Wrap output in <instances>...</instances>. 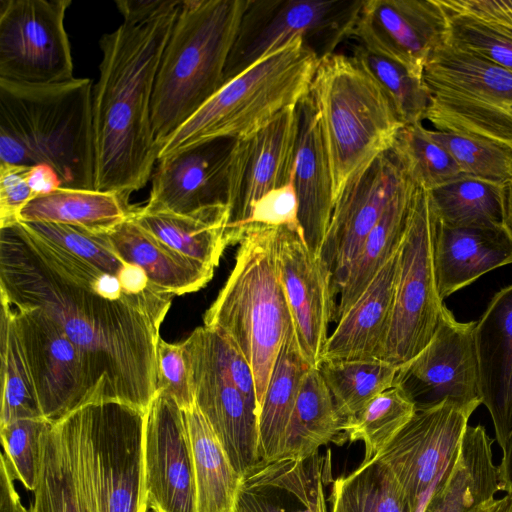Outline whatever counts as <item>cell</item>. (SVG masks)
Wrapping results in <instances>:
<instances>
[{
	"label": "cell",
	"mask_w": 512,
	"mask_h": 512,
	"mask_svg": "<svg viewBox=\"0 0 512 512\" xmlns=\"http://www.w3.org/2000/svg\"><path fill=\"white\" fill-rule=\"evenodd\" d=\"M319 58L295 38L226 82L162 144L158 160L197 144L245 138L309 93ZM157 160V161H158Z\"/></svg>",
	"instance_id": "7"
},
{
	"label": "cell",
	"mask_w": 512,
	"mask_h": 512,
	"mask_svg": "<svg viewBox=\"0 0 512 512\" xmlns=\"http://www.w3.org/2000/svg\"><path fill=\"white\" fill-rule=\"evenodd\" d=\"M318 370L342 423L392 387L398 368L384 360H322Z\"/></svg>",
	"instance_id": "39"
},
{
	"label": "cell",
	"mask_w": 512,
	"mask_h": 512,
	"mask_svg": "<svg viewBox=\"0 0 512 512\" xmlns=\"http://www.w3.org/2000/svg\"><path fill=\"white\" fill-rule=\"evenodd\" d=\"M1 306L12 318L43 416L55 424L94 402L83 355L64 331L40 309Z\"/></svg>",
	"instance_id": "13"
},
{
	"label": "cell",
	"mask_w": 512,
	"mask_h": 512,
	"mask_svg": "<svg viewBox=\"0 0 512 512\" xmlns=\"http://www.w3.org/2000/svg\"><path fill=\"white\" fill-rule=\"evenodd\" d=\"M298 132L296 105L257 132L235 141L228 173V246L241 242L252 209L263 196L293 182Z\"/></svg>",
	"instance_id": "15"
},
{
	"label": "cell",
	"mask_w": 512,
	"mask_h": 512,
	"mask_svg": "<svg viewBox=\"0 0 512 512\" xmlns=\"http://www.w3.org/2000/svg\"><path fill=\"white\" fill-rule=\"evenodd\" d=\"M498 467L501 490L507 494H512V432L502 448V459Z\"/></svg>",
	"instance_id": "53"
},
{
	"label": "cell",
	"mask_w": 512,
	"mask_h": 512,
	"mask_svg": "<svg viewBox=\"0 0 512 512\" xmlns=\"http://www.w3.org/2000/svg\"><path fill=\"white\" fill-rule=\"evenodd\" d=\"M452 155L464 175L500 185L512 180V150L493 141L464 134L429 130Z\"/></svg>",
	"instance_id": "45"
},
{
	"label": "cell",
	"mask_w": 512,
	"mask_h": 512,
	"mask_svg": "<svg viewBox=\"0 0 512 512\" xmlns=\"http://www.w3.org/2000/svg\"><path fill=\"white\" fill-rule=\"evenodd\" d=\"M182 0H117L123 23L99 41L92 88L95 190L127 200L158 160L151 106L159 62Z\"/></svg>",
	"instance_id": "2"
},
{
	"label": "cell",
	"mask_w": 512,
	"mask_h": 512,
	"mask_svg": "<svg viewBox=\"0 0 512 512\" xmlns=\"http://www.w3.org/2000/svg\"><path fill=\"white\" fill-rule=\"evenodd\" d=\"M182 344L195 403L243 476L260 463L257 407L213 362L193 333Z\"/></svg>",
	"instance_id": "21"
},
{
	"label": "cell",
	"mask_w": 512,
	"mask_h": 512,
	"mask_svg": "<svg viewBox=\"0 0 512 512\" xmlns=\"http://www.w3.org/2000/svg\"><path fill=\"white\" fill-rule=\"evenodd\" d=\"M104 273L22 222L0 228L1 302L40 309L64 331L83 355L94 402L146 412L157 391L159 329L174 295L114 299L100 288Z\"/></svg>",
	"instance_id": "1"
},
{
	"label": "cell",
	"mask_w": 512,
	"mask_h": 512,
	"mask_svg": "<svg viewBox=\"0 0 512 512\" xmlns=\"http://www.w3.org/2000/svg\"><path fill=\"white\" fill-rule=\"evenodd\" d=\"M405 173L431 191L464 175L452 155L422 123L403 125L390 149Z\"/></svg>",
	"instance_id": "43"
},
{
	"label": "cell",
	"mask_w": 512,
	"mask_h": 512,
	"mask_svg": "<svg viewBox=\"0 0 512 512\" xmlns=\"http://www.w3.org/2000/svg\"><path fill=\"white\" fill-rule=\"evenodd\" d=\"M309 93L323 128L336 201L351 181L392 148L403 123L379 83L342 53L319 60Z\"/></svg>",
	"instance_id": "6"
},
{
	"label": "cell",
	"mask_w": 512,
	"mask_h": 512,
	"mask_svg": "<svg viewBox=\"0 0 512 512\" xmlns=\"http://www.w3.org/2000/svg\"><path fill=\"white\" fill-rule=\"evenodd\" d=\"M131 216L138 225L173 250L213 269L218 266L228 246L227 204L211 206L190 215L153 213L140 208L133 209Z\"/></svg>",
	"instance_id": "32"
},
{
	"label": "cell",
	"mask_w": 512,
	"mask_h": 512,
	"mask_svg": "<svg viewBox=\"0 0 512 512\" xmlns=\"http://www.w3.org/2000/svg\"><path fill=\"white\" fill-rule=\"evenodd\" d=\"M2 400L0 426L25 418H45L12 318L1 306Z\"/></svg>",
	"instance_id": "42"
},
{
	"label": "cell",
	"mask_w": 512,
	"mask_h": 512,
	"mask_svg": "<svg viewBox=\"0 0 512 512\" xmlns=\"http://www.w3.org/2000/svg\"><path fill=\"white\" fill-rule=\"evenodd\" d=\"M17 480L13 469L2 452L0 462V512H33L24 507L16 491L14 481Z\"/></svg>",
	"instance_id": "51"
},
{
	"label": "cell",
	"mask_w": 512,
	"mask_h": 512,
	"mask_svg": "<svg viewBox=\"0 0 512 512\" xmlns=\"http://www.w3.org/2000/svg\"><path fill=\"white\" fill-rule=\"evenodd\" d=\"M275 259L300 350L318 368L337 308L331 272L310 250L300 226L276 228Z\"/></svg>",
	"instance_id": "17"
},
{
	"label": "cell",
	"mask_w": 512,
	"mask_h": 512,
	"mask_svg": "<svg viewBox=\"0 0 512 512\" xmlns=\"http://www.w3.org/2000/svg\"><path fill=\"white\" fill-rule=\"evenodd\" d=\"M416 407L397 384L386 389L355 417L341 425L343 439L362 441L363 461L379 454L404 428L415 414Z\"/></svg>",
	"instance_id": "41"
},
{
	"label": "cell",
	"mask_w": 512,
	"mask_h": 512,
	"mask_svg": "<svg viewBox=\"0 0 512 512\" xmlns=\"http://www.w3.org/2000/svg\"><path fill=\"white\" fill-rule=\"evenodd\" d=\"M429 192L437 219L444 225H503L504 185L462 175Z\"/></svg>",
	"instance_id": "38"
},
{
	"label": "cell",
	"mask_w": 512,
	"mask_h": 512,
	"mask_svg": "<svg viewBox=\"0 0 512 512\" xmlns=\"http://www.w3.org/2000/svg\"><path fill=\"white\" fill-rule=\"evenodd\" d=\"M276 228H259L239 243L234 267L203 316L226 334L254 375L258 413L274 363L293 324L275 259Z\"/></svg>",
	"instance_id": "5"
},
{
	"label": "cell",
	"mask_w": 512,
	"mask_h": 512,
	"mask_svg": "<svg viewBox=\"0 0 512 512\" xmlns=\"http://www.w3.org/2000/svg\"><path fill=\"white\" fill-rule=\"evenodd\" d=\"M448 41L512 70V0H438Z\"/></svg>",
	"instance_id": "30"
},
{
	"label": "cell",
	"mask_w": 512,
	"mask_h": 512,
	"mask_svg": "<svg viewBox=\"0 0 512 512\" xmlns=\"http://www.w3.org/2000/svg\"><path fill=\"white\" fill-rule=\"evenodd\" d=\"M92 81L49 85L0 80V163L47 164L62 187L95 189Z\"/></svg>",
	"instance_id": "3"
},
{
	"label": "cell",
	"mask_w": 512,
	"mask_h": 512,
	"mask_svg": "<svg viewBox=\"0 0 512 512\" xmlns=\"http://www.w3.org/2000/svg\"><path fill=\"white\" fill-rule=\"evenodd\" d=\"M493 440L482 425L467 426L458 452L420 512H471L501 490L499 467L493 462Z\"/></svg>",
	"instance_id": "28"
},
{
	"label": "cell",
	"mask_w": 512,
	"mask_h": 512,
	"mask_svg": "<svg viewBox=\"0 0 512 512\" xmlns=\"http://www.w3.org/2000/svg\"><path fill=\"white\" fill-rule=\"evenodd\" d=\"M350 56L385 90L403 125L422 123L425 120L429 96L423 77L414 75L403 65L374 54L357 43L352 44Z\"/></svg>",
	"instance_id": "44"
},
{
	"label": "cell",
	"mask_w": 512,
	"mask_h": 512,
	"mask_svg": "<svg viewBox=\"0 0 512 512\" xmlns=\"http://www.w3.org/2000/svg\"><path fill=\"white\" fill-rule=\"evenodd\" d=\"M249 0H182L155 77L151 117L158 152L223 85Z\"/></svg>",
	"instance_id": "4"
},
{
	"label": "cell",
	"mask_w": 512,
	"mask_h": 512,
	"mask_svg": "<svg viewBox=\"0 0 512 512\" xmlns=\"http://www.w3.org/2000/svg\"><path fill=\"white\" fill-rule=\"evenodd\" d=\"M297 110L293 184L298 222L306 244L320 255L335 204L333 174L320 116L310 93L297 104Z\"/></svg>",
	"instance_id": "24"
},
{
	"label": "cell",
	"mask_w": 512,
	"mask_h": 512,
	"mask_svg": "<svg viewBox=\"0 0 512 512\" xmlns=\"http://www.w3.org/2000/svg\"><path fill=\"white\" fill-rule=\"evenodd\" d=\"M309 368L292 324L274 363L258 413L260 462L282 458L292 413L303 377Z\"/></svg>",
	"instance_id": "31"
},
{
	"label": "cell",
	"mask_w": 512,
	"mask_h": 512,
	"mask_svg": "<svg viewBox=\"0 0 512 512\" xmlns=\"http://www.w3.org/2000/svg\"><path fill=\"white\" fill-rule=\"evenodd\" d=\"M235 141L219 138L159 159L142 209L190 215L227 204L229 163Z\"/></svg>",
	"instance_id": "22"
},
{
	"label": "cell",
	"mask_w": 512,
	"mask_h": 512,
	"mask_svg": "<svg viewBox=\"0 0 512 512\" xmlns=\"http://www.w3.org/2000/svg\"><path fill=\"white\" fill-rule=\"evenodd\" d=\"M104 235L122 261L140 267L152 285L172 295L196 292L214 275L215 269L173 250L138 225L131 214Z\"/></svg>",
	"instance_id": "29"
},
{
	"label": "cell",
	"mask_w": 512,
	"mask_h": 512,
	"mask_svg": "<svg viewBox=\"0 0 512 512\" xmlns=\"http://www.w3.org/2000/svg\"><path fill=\"white\" fill-rule=\"evenodd\" d=\"M503 225L512 239V180L504 185Z\"/></svg>",
	"instance_id": "55"
},
{
	"label": "cell",
	"mask_w": 512,
	"mask_h": 512,
	"mask_svg": "<svg viewBox=\"0 0 512 512\" xmlns=\"http://www.w3.org/2000/svg\"><path fill=\"white\" fill-rule=\"evenodd\" d=\"M398 255L399 250L336 320L322 360H383L393 311Z\"/></svg>",
	"instance_id": "26"
},
{
	"label": "cell",
	"mask_w": 512,
	"mask_h": 512,
	"mask_svg": "<svg viewBox=\"0 0 512 512\" xmlns=\"http://www.w3.org/2000/svg\"><path fill=\"white\" fill-rule=\"evenodd\" d=\"M28 169L0 163V228L17 223L22 208L35 197L27 181Z\"/></svg>",
	"instance_id": "50"
},
{
	"label": "cell",
	"mask_w": 512,
	"mask_h": 512,
	"mask_svg": "<svg viewBox=\"0 0 512 512\" xmlns=\"http://www.w3.org/2000/svg\"><path fill=\"white\" fill-rule=\"evenodd\" d=\"M417 187L408 177L365 238L338 292L335 321L355 303L379 270L399 250Z\"/></svg>",
	"instance_id": "33"
},
{
	"label": "cell",
	"mask_w": 512,
	"mask_h": 512,
	"mask_svg": "<svg viewBox=\"0 0 512 512\" xmlns=\"http://www.w3.org/2000/svg\"><path fill=\"white\" fill-rule=\"evenodd\" d=\"M364 0H249L229 53L224 84L295 38L318 56L347 39Z\"/></svg>",
	"instance_id": "10"
},
{
	"label": "cell",
	"mask_w": 512,
	"mask_h": 512,
	"mask_svg": "<svg viewBox=\"0 0 512 512\" xmlns=\"http://www.w3.org/2000/svg\"><path fill=\"white\" fill-rule=\"evenodd\" d=\"M435 130L476 136L512 150V70L448 40L423 71Z\"/></svg>",
	"instance_id": "9"
},
{
	"label": "cell",
	"mask_w": 512,
	"mask_h": 512,
	"mask_svg": "<svg viewBox=\"0 0 512 512\" xmlns=\"http://www.w3.org/2000/svg\"><path fill=\"white\" fill-rule=\"evenodd\" d=\"M132 210L116 193L60 187L30 200L18 222L65 224L104 233L128 218Z\"/></svg>",
	"instance_id": "34"
},
{
	"label": "cell",
	"mask_w": 512,
	"mask_h": 512,
	"mask_svg": "<svg viewBox=\"0 0 512 512\" xmlns=\"http://www.w3.org/2000/svg\"><path fill=\"white\" fill-rule=\"evenodd\" d=\"M350 39L423 77L448 40V23L438 0H364Z\"/></svg>",
	"instance_id": "19"
},
{
	"label": "cell",
	"mask_w": 512,
	"mask_h": 512,
	"mask_svg": "<svg viewBox=\"0 0 512 512\" xmlns=\"http://www.w3.org/2000/svg\"><path fill=\"white\" fill-rule=\"evenodd\" d=\"M22 223L69 253L118 278L129 265L113 252L104 233L57 223Z\"/></svg>",
	"instance_id": "46"
},
{
	"label": "cell",
	"mask_w": 512,
	"mask_h": 512,
	"mask_svg": "<svg viewBox=\"0 0 512 512\" xmlns=\"http://www.w3.org/2000/svg\"><path fill=\"white\" fill-rule=\"evenodd\" d=\"M409 176L391 150L351 181L334 204L320 256L336 294L365 238Z\"/></svg>",
	"instance_id": "20"
},
{
	"label": "cell",
	"mask_w": 512,
	"mask_h": 512,
	"mask_svg": "<svg viewBox=\"0 0 512 512\" xmlns=\"http://www.w3.org/2000/svg\"><path fill=\"white\" fill-rule=\"evenodd\" d=\"M70 0L0 1V80L49 85L73 76L65 30Z\"/></svg>",
	"instance_id": "12"
},
{
	"label": "cell",
	"mask_w": 512,
	"mask_h": 512,
	"mask_svg": "<svg viewBox=\"0 0 512 512\" xmlns=\"http://www.w3.org/2000/svg\"><path fill=\"white\" fill-rule=\"evenodd\" d=\"M471 512H512V494L486 501L475 507Z\"/></svg>",
	"instance_id": "54"
},
{
	"label": "cell",
	"mask_w": 512,
	"mask_h": 512,
	"mask_svg": "<svg viewBox=\"0 0 512 512\" xmlns=\"http://www.w3.org/2000/svg\"><path fill=\"white\" fill-rule=\"evenodd\" d=\"M33 512H89L77 482L67 441L59 422L42 439V455Z\"/></svg>",
	"instance_id": "40"
},
{
	"label": "cell",
	"mask_w": 512,
	"mask_h": 512,
	"mask_svg": "<svg viewBox=\"0 0 512 512\" xmlns=\"http://www.w3.org/2000/svg\"><path fill=\"white\" fill-rule=\"evenodd\" d=\"M472 413L450 401L417 409L376 455L403 487L416 511L456 456Z\"/></svg>",
	"instance_id": "16"
},
{
	"label": "cell",
	"mask_w": 512,
	"mask_h": 512,
	"mask_svg": "<svg viewBox=\"0 0 512 512\" xmlns=\"http://www.w3.org/2000/svg\"><path fill=\"white\" fill-rule=\"evenodd\" d=\"M185 416L194 459L197 512H236L242 475L196 403Z\"/></svg>",
	"instance_id": "35"
},
{
	"label": "cell",
	"mask_w": 512,
	"mask_h": 512,
	"mask_svg": "<svg viewBox=\"0 0 512 512\" xmlns=\"http://www.w3.org/2000/svg\"><path fill=\"white\" fill-rule=\"evenodd\" d=\"M282 226H299L298 201L293 182L267 193L254 205L241 241L255 229Z\"/></svg>",
	"instance_id": "49"
},
{
	"label": "cell",
	"mask_w": 512,
	"mask_h": 512,
	"mask_svg": "<svg viewBox=\"0 0 512 512\" xmlns=\"http://www.w3.org/2000/svg\"><path fill=\"white\" fill-rule=\"evenodd\" d=\"M331 481L332 461L325 454L260 462L242 476L236 512H328L325 488Z\"/></svg>",
	"instance_id": "23"
},
{
	"label": "cell",
	"mask_w": 512,
	"mask_h": 512,
	"mask_svg": "<svg viewBox=\"0 0 512 512\" xmlns=\"http://www.w3.org/2000/svg\"><path fill=\"white\" fill-rule=\"evenodd\" d=\"M474 335L482 404L502 449L512 432V284L493 296Z\"/></svg>",
	"instance_id": "25"
},
{
	"label": "cell",
	"mask_w": 512,
	"mask_h": 512,
	"mask_svg": "<svg viewBox=\"0 0 512 512\" xmlns=\"http://www.w3.org/2000/svg\"><path fill=\"white\" fill-rule=\"evenodd\" d=\"M328 512H419L390 469L377 457L332 481Z\"/></svg>",
	"instance_id": "37"
},
{
	"label": "cell",
	"mask_w": 512,
	"mask_h": 512,
	"mask_svg": "<svg viewBox=\"0 0 512 512\" xmlns=\"http://www.w3.org/2000/svg\"><path fill=\"white\" fill-rule=\"evenodd\" d=\"M342 420L318 368L305 373L290 420L282 457L307 460L342 437Z\"/></svg>",
	"instance_id": "36"
},
{
	"label": "cell",
	"mask_w": 512,
	"mask_h": 512,
	"mask_svg": "<svg viewBox=\"0 0 512 512\" xmlns=\"http://www.w3.org/2000/svg\"><path fill=\"white\" fill-rule=\"evenodd\" d=\"M475 325L476 321L456 320L444 305L431 341L398 368L394 384L406 392L416 410L450 401L474 412L482 404Z\"/></svg>",
	"instance_id": "14"
},
{
	"label": "cell",
	"mask_w": 512,
	"mask_h": 512,
	"mask_svg": "<svg viewBox=\"0 0 512 512\" xmlns=\"http://www.w3.org/2000/svg\"><path fill=\"white\" fill-rule=\"evenodd\" d=\"M157 390H162L183 410L195 403L189 365L182 342L168 343L160 336L157 343Z\"/></svg>",
	"instance_id": "48"
},
{
	"label": "cell",
	"mask_w": 512,
	"mask_h": 512,
	"mask_svg": "<svg viewBox=\"0 0 512 512\" xmlns=\"http://www.w3.org/2000/svg\"><path fill=\"white\" fill-rule=\"evenodd\" d=\"M433 261L442 300L485 273L512 263V239L504 225L452 227L437 219Z\"/></svg>",
	"instance_id": "27"
},
{
	"label": "cell",
	"mask_w": 512,
	"mask_h": 512,
	"mask_svg": "<svg viewBox=\"0 0 512 512\" xmlns=\"http://www.w3.org/2000/svg\"><path fill=\"white\" fill-rule=\"evenodd\" d=\"M144 476L148 508L197 512L194 459L185 411L157 390L144 430Z\"/></svg>",
	"instance_id": "18"
},
{
	"label": "cell",
	"mask_w": 512,
	"mask_h": 512,
	"mask_svg": "<svg viewBox=\"0 0 512 512\" xmlns=\"http://www.w3.org/2000/svg\"><path fill=\"white\" fill-rule=\"evenodd\" d=\"M51 424L46 418H25L0 426L3 453L16 479L29 491L37 485L42 439Z\"/></svg>",
	"instance_id": "47"
},
{
	"label": "cell",
	"mask_w": 512,
	"mask_h": 512,
	"mask_svg": "<svg viewBox=\"0 0 512 512\" xmlns=\"http://www.w3.org/2000/svg\"><path fill=\"white\" fill-rule=\"evenodd\" d=\"M27 181L35 197L51 193L62 187L59 175L47 164L29 167Z\"/></svg>",
	"instance_id": "52"
},
{
	"label": "cell",
	"mask_w": 512,
	"mask_h": 512,
	"mask_svg": "<svg viewBox=\"0 0 512 512\" xmlns=\"http://www.w3.org/2000/svg\"><path fill=\"white\" fill-rule=\"evenodd\" d=\"M436 223L430 192L418 186L399 248L393 311L383 357L397 368L426 347L440 322L444 304L433 261Z\"/></svg>",
	"instance_id": "11"
},
{
	"label": "cell",
	"mask_w": 512,
	"mask_h": 512,
	"mask_svg": "<svg viewBox=\"0 0 512 512\" xmlns=\"http://www.w3.org/2000/svg\"><path fill=\"white\" fill-rule=\"evenodd\" d=\"M145 418L131 405L99 401L59 421L89 512H146Z\"/></svg>",
	"instance_id": "8"
}]
</instances>
